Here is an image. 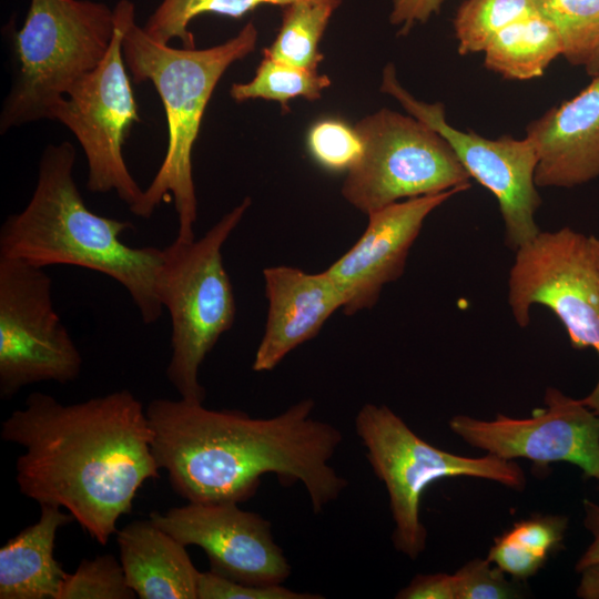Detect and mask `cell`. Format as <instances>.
<instances>
[{
	"label": "cell",
	"mask_w": 599,
	"mask_h": 599,
	"mask_svg": "<svg viewBox=\"0 0 599 599\" xmlns=\"http://www.w3.org/2000/svg\"><path fill=\"white\" fill-rule=\"evenodd\" d=\"M329 85V78L317 70L263 55L254 78L245 83H233L230 95L237 103L252 99L275 101L284 112H288L291 100L300 97L309 101L318 100Z\"/></svg>",
	"instance_id": "cb8c5ba5"
},
{
	"label": "cell",
	"mask_w": 599,
	"mask_h": 599,
	"mask_svg": "<svg viewBox=\"0 0 599 599\" xmlns=\"http://www.w3.org/2000/svg\"><path fill=\"white\" fill-rule=\"evenodd\" d=\"M250 205V197H245L202 237L190 242L175 238L163 248L159 296L171 319L166 375L183 399L204 402L200 367L235 321L236 303L222 248Z\"/></svg>",
	"instance_id": "8992f818"
},
{
	"label": "cell",
	"mask_w": 599,
	"mask_h": 599,
	"mask_svg": "<svg viewBox=\"0 0 599 599\" xmlns=\"http://www.w3.org/2000/svg\"><path fill=\"white\" fill-rule=\"evenodd\" d=\"M389 22L399 26V33L407 34L416 23H425L440 10L445 0H392Z\"/></svg>",
	"instance_id": "1f68e13d"
},
{
	"label": "cell",
	"mask_w": 599,
	"mask_h": 599,
	"mask_svg": "<svg viewBox=\"0 0 599 599\" xmlns=\"http://www.w3.org/2000/svg\"><path fill=\"white\" fill-rule=\"evenodd\" d=\"M484 54L485 67L502 78L530 80L541 77L562 54V44L555 27L535 13L499 31Z\"/></svg>",
	"instance_id": "ffe728a7"
},
{
	"label": "cell",
	"mask_w": 599,
	"mask_h": 599,
	"mask_svg": "<svg viewBox=\"0 0 599 599\" xmlns=\"http://www.w3.org/2000/svg\"><path fill=\"white\" fill-rule=\"evenodd\" d=\"M121 562L113 555L82 559L73 573H67L59 599H133Z\"/></svg>",
	"instance_id": "4316f807"
},
{
	"label": "cell",
	"mask_w": 599,
	"mask_h": 599,
	"mask_svg": "<svg viewBox=\"0 0 599 599\" xmlns=\"http://www.w3.org/2000/svg\"><path fill=\"white\" fill-rule=\"evenodd\" d=\"M263 278L268 311L252 365L255 372L274 369L344 306L342 293L325 271L312 274L292 266H270Z\"/></svg>",
	"instance_id": "2e32d148"
},
{
	"label": "cell",
	"mask_w": 599,
	"mask_h": 599,
	"mask_svg": "<svg viewBox=\"0 0 599 599\" xmlns=\"http://www.w3.org/2000/svg\"><path fill=\"white\" fill-rule=\"evenodd\" d=\"M74 163L71 142L45 146L30 201L0 229V256L104 274L124 287L143 323L153 324L164 309L159 296L163 248L123 243L121 236L132 224L87 206L73 179Z\"/></svg>",
	"instance_id": "3957f363"
},
{
	"label": "cell",
	"mask_w": 599,
	"mask_h": 599,
	"mask_svg": "<svg viewBox=\"0 0 599 599\" xmlns=\"http://www.w3.org/2000/svg\"><path fill=\"white\" fill-rule=\"evenodd\" d=\"M306 149L323 169L347 172L361 159L363 142L355 125L352 126L339 118L326 116L308 128Z\"/></svg>",
	"instance_id": "83f0119b"
},
{
	"label": "cell",
	"mask_w": 599,
	"mask_h": 599,
	"mask_svg": "<svg viewBox=\"0 0 599 599\" xmlns=\"http://www.w3.org/2000/svg\"><path fill=\"white\" fill-rule=\"evenodd\" d=\"M537 12L558 32L562 57L585 67L599 44V0H534Z\"/></svg>",
	"instance_id": "484cf974"
},
{
	"label": "cell",
	"mask_w": 599,
	"mask_h": 599,
	"mask_svg": "<svg viewBox=\"0 0 599 599\" xmlns=\"http://www.w3.org/2000/svg\"><path fill=\"white\" fill-rule=\"evenodd\" d=\"M114 10L91 0H30L13 39L14 75L0 113L3 134L39 120L105 57Z\"/></svg>",
	"instance_id": "5b68a950"
},
{
	"label": "cell",
	"mask_w": 599,
	"mask_h": 599,
	"mask_svg": "<svg viewBox=\"0 0 599 599\" xmlns=\"http://www.w3.org/2000/svg\"><path fill=\"white\" fill-rule=\"evenodd\" d=\"M576 590L582 599H599V562L585 568Z\"/></svg>",
	"instance_id": "836d02e7"
},
{
	"label": "cell",
	"mask_w": 599,
	"mask_h": 599,
	"mask_svg": "<svg viewBox=\"0 0 599 599\" xmlns=\"http://www.w3.org/2000/svg\"><path fill=\"white\" fill-rule=\"evenodd\" d=\"M258 31L248 21L227 41L205 49L172 48L151 38L133 19L123 35L128 71L135 83L150 81L158 91L166 116L167 148L164 159L140 203L131 211L149 219L170 197L177 214L176 240L195 238L197 200L192 151L215 87L234 62L254 51Z\"/></svg>",
	"instance_id": "277c9868"
},
{
	"label": "cell",
	"mask_w": 599,
	"mask_h": 599,
	"mask_svg": "<svg viewBox=\"0 0 599 599\" xmlns=\"http://www.w3.org/2000/svg\"><path fill=\"white\" fill-rule=\"evenodd\" d=\"M314 406L305 398L274 417L255 418L180 397L153 399L145 412L155 461L185 500L243 502L263 475L275 474L283 486L301 481L316 514L348 483L329 464L343 435L313 418Z\"/></svg>",
	"instance_id": "7a4b0ae2"
},
{
	"label": "cell",
	"mask_w": 599,
	"mask_h": 599,
	"mask_svg": "<svg viewBox=\"0 0 599 599\" xmlns=\"http://www.w3.org/2000/svg\"><path fill=\"white\" fill-rule=\"evenodd\" d=\"M120 562L130 588L140 599H197L201 571L186 546L150 517L116 531Z\"/></svg>",
	"instance_id": "ac0fdd59"
},
{
	"label": "cell",
	"mask_w": 599,
	"mask_h": 599,
	"mask_svg": "<svg viewBox=\"0 0 599 599\" xmlns=\"http://www.w3.org/2000/svg\"><path fill=\"white\" fill-rule=\"evenodd\" d=\"M324 596L297 592L282 585L256 586L231 580L212 571L201 572L197 599H319Z\"/></svg>",
	"instance_id": "f546056e"
},
{
	"label": "cell",
	"mask_w": 599,
	"mask_h": 599,
	"mask_svg": "<svg viewBox=\"0 0 599 599\" xmlns=\"http://www.w3.org/2000/svg\"><path fill=\"white\" fill-rule=\"evenodd\" d=\"M488 559L475 558L455 573L456 599L518 598V589L505 578L499 567Z\"/></svg>",
	"instance_id": "f1b7e54d"
},
{
	"label": "cell",
	"mask_w": 599,
	"mask_h": 599,
	"mask_svg": "<svg viewBox=\"0 0 599 599\" xmlns=\"http://www.w3.org/2000/svg\"><path fill=\"white\" fill-rule=\"evenodd\" d=\"M115 29L101 63L80 79L52 109L50 119L65 125L80 143L88 162L87 187L92 193L115 192L132 211L143 191L123 158V143L140 121L139 108L124 62L122 40L135 19L134 4L114 7Z\"/></svg>",
	"instance_id": "9c48e42d"
},
{
	"label": "cell",
	"mask_w": 599,
	"mask_h": 599,
	"mask_svg": "<svg viewBox=\"0 0 599 599\" xmlns=\"http://www.w3.org/2000/svg\"><path fill=\"white\" fill-rule=\"evenodd\" d=\"M380 91L397 100L409 115L437 131L470 177L494 194L502 216L507 247L516 252L541 232L535 221L541 205L535 182L538 159L528 138L487 139L451 126L446 120L444 104L427 103L413 97L399 83L392 63L383 70Z\"/></svg>",
	"instance_id": "7c38bea8"
},
{
	"label": "cell",
	"mask_w": 599,
	"mask_h": 599,
	"mask_svg": "<svg viewBox=\"0 0 599 599\" xmlns=\"http://www.w3.org/2000/svg\"><path fill=\"white\" fill-rule=\"evenodd\" d=\"M537 12L534 0H466L454 20L458 53L484 52L507 26Z\"/></svg>",
	"instance_id": "d4e9b609"
},
{
	"label": "cell",
	"mask_w": 599,
	"mask_h": 599,
	"mask_svg": "<svg viewBox=\"0 0 599 599\" xmlns=\"http://www.w3.org/2000/svg\"><path fill=\"white\" fill-rule=\"evenodd\" d=\"M82 356L53 306L44 267L0 256V396L75 380Z\"/></svg>",
	"instance_id": "8fae6325"
},
{
	"label": "cell",
	"mask_w": 599,
	"mask_h": 599,
	"mask_svg": "<svg viewBox=\"0 0 599 599\" xmlns=\"http://www.w3.org/2000/svg\"><path fill=\"white\" fill-rule=\"evenodd\" d=\"M73 520L60 507L40 505L38 521L0 548L1 599H59L67 572L54 558V541Z\"/></svg>",
	"instance_id": "d6986e66"
},
{
	"label": "cell",
	"mask_w": 599,
	"mask_h": 599,
	"mask_svg": "<svg viewBox=\"0 0 599 599\" xmlns=\"http://www.w3.org/2000/svg\"><path fill=\"white\" fill-rule=\"evenodd\" d=\"M508 285L520 327L529 324L532 305H544L561 321L572 347L599 356V268L589 236L570 227L540 232L516 251ZM581 402L599 418V379Z\"/></svg>",
	"instance_id": "30bf717a"
},
{
	"label": "cell",
	"mask_w": 599,
	"mask_h": 599,
	"mask_svg": "<svg viewBox=\"0 0 599 599\" xmlns=\"http://www.w3.org/2000/svg\"><path fill=\"white\" fill-rule=\"evenodd\" d=\"M150 518L186 547L203 549L210 571L234 581L282 585L291 566L272 534V524L236 502H190Z\"/></svg>",
	"instance_id": "5bb4252c"
},
{
	"label": "cell",
	"mask_w": 599,
	"mask_h": 599,
	"mask_svg": "<svg viewBox=\"0 0 599 599\" xmlns=\"http://www.w3.org/2000/svg\"><path fill=\"white\" fill-rule=\"evenodd\" d=\"M355 128L363 153L347 171L342 195L362 213L368 215L403 199L470 186L471 177L449 143L418 119L382 109Z\"/></svg>",
	"instance_id": "ba28073f"
},
{
	"label": "cell",
	"mask_w": 599,
	"mask_h": 599,
	"mask_svg": "<svg viewBox=\"0 0 599 599\" xmlns=\"http://www.w3.org/2000/svg\"><path fill=\"white\" fill-rule=\"evenodd\" d=\"M0 436L24 448L16 464L20 491L65 508L103 546L142 485L160 477L145 408L128 389L68 405L32 393Z\"/></svg>",
	"instance_id": "6da1fadb"
},
{
	"label": "cell",
	"mask_w": 599,
	"mask_h": 599,
	"mask_svg": "<svg viewBox=\"0 0 599 599\" xmlns=\"http://www.w3.org/2000/svg\"><path fill=\"white\" fill-rule=\"evenodd\" d=\"M469 187L406 199L368 214V224L358 241L325 271L343 295L346 315L376 304L383 287L403 275L409 250L426 217Z\"/></svg>",
	"instance_id": "9a60e30c"
},
{
	"label": "cell",
	"mask_w": 599,
	"mask_h": 599,
	"mask_svg": "<svg viewBox=\"0 0 599 599\" xmlns=\"http://www.w3.org/2000/svg\"><path fill=\"white\" fill-rule=\"evenodd\" d=\"M298 1H316L339 7L343 0H162L143 26L154 40L169 43L177 38L184 48H195L189 26L194 18L214 13L238 19L260 6L284 7Z\"/></svg>",
	"instance_id": "603a6c76"
},
{
	"label": "cell",
	"mask_w": 599,
	"mask_h": 599,
	"mask_svg": "<svg viewBox=\"0 0 599 599\" xmlns=\"http://www.w3.org/2000/svg\"><path fill=\"white\" fill-rule=\"evenodd\" d=\"M355 428L373 471L388 493L394 547L413 560L426 548L427 530L419 518V506L432 483L468 476L517 490L526 486L518 463L491 454L466 457L441 450L422 439L385 405L365 404L356 415Z\"/></svg>",
	"instance_id": "52a82bcc"
},
{
	"label": "cell",
	"mask_w": 599,
	"mask_h": 599,
	"mask_svg": "<svg viewBox=\"0 0 599 599\" xmlns=\"http://www.w3.org/2000/svg\"><path fill=\"white\" fill-rule=\"evenodd\" d=\"M540 187H572L599 176V75L573 98L531 121Z\"/></svg>",
	"instance_id": "e0dca14e"
},
{
	"label": "cell",
	"mask_w": 599,
	"mask_h": 599,
	"mask_svg": "<svg viewBox=\"0 0 599 599\" xmlns=\"http://www.w3.org/2000/svg\"><path fill=\"white\" fill-rule=\"evenodd\" d=\"M545 408L530 417L498 414L493 420L457 415L449 428L468 445L507 460L525 458L538 466L569 463L599 486V418L581 399L549 387Z\"/></svg>",
	"instance_id": "4fadbf2b"
},
{
	"label": "cell",
	"mask_w": 599,
	"mask_h": 599,
	"mask_svg": "<svg viewBox=\"0 0 599 599\" xmlns=\"http://www.w3.org/2000/svg\"><path fill=\"white\" fill-rule=\"evenodd\" d=\"M583 68L592 78L599 75V44Z\"/></svg>",
	"instance_id": "e575fe53"
},
{
	"label": "cell",
	"mask_w": 599,
	"mask_h": 599,
	"mask_svg": "<svg viewBox=\"0 0 599 599\" xmlns=\"http://www.w3.org/2000/svg\"><path fill=\"white\" fill-rule=\"evenodd\" d=\"M583 526L591 534L592 541L576 564V571L599 562V505L590 499H583Z\"/></svg>",
	"instance_id": "d6a6232c"
},
{
	"label": "cell",
	"mask_w": 599,
	"mask_h": 599,
	"mask_svg": "<svg viewBox=\"0 0 599 599\" xmlns=\"http://www.w3.org/2000/svg\"><path fill=\"white\" fill-rule=\"evenodd\" d=\"M337 7L298 1L282 7V22L273 43L263 55L301 68L317 70L323 60L319 42Z\"/></svg>",
	"instance_id": "7402d4cb"
},
{
	"label": "cell",
	"mask_w": 599,
	"mask_h": 599,
	"mask_svg": "<svg viewBox=\"0 0 599 599\" xmlns=\"http://www.w3.org/2000/svg\"><path fill=\"white\" fill-rule=\"evenodd\" d=\"M589 238H590V246H591L593 260L596 262L597 267L599 268V237L589 236Z\"/></svg>",
	"instance_id": "d590c367"
},
{
	"label": "cell",
	"mask_w": 599,
	"mask_h": 599,
	"mask_svg": "<svg viewBox=\"0 0 599 599\" xmlns=\"http://www.w3.org/2000/svg\"><path fill=\"white\" fill-rule=\"evenodd\" d=\"M568 518L534 515L521 519L495 539L487 559L517 580L536 575L562 545Z\"/></svg>",
	"instance_id": "44dd1931"
},
{
	"label": "cell",
	"mask_w": 599,
	"mask_h": 599,
	"mask_svg": "<svg viewBox=\"0 0 599 599\" xmlns=\"http://www.w3.org/2000/svg\"><path fill=\"white\" fill-rule=\"evenodd\" d=\"M395 597L397 599H456L455 576L443 572L416 575Z\"/></svg>",
	"instance_id": "4dcf8cb0"
}]
</instances>
